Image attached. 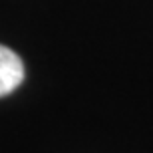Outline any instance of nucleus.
Wrapping results in <instances>:
<instances>
[{"label":"nucleus","instance_id":"1","mask_svg":"<svg viewBox=\"0 0 153 153\" xmlns=\"http://www.w3.org/2000/svg\"><path fill=\"white\" fill-rule=\"evenodd\" d=\"M24 82V64L14 50L0 44V97L8 96Z\"/></svg>","mask_w":153,"mask_h":153}]
</instances>
